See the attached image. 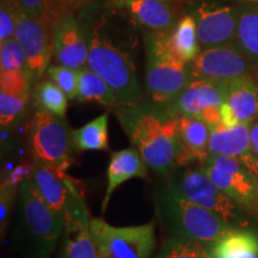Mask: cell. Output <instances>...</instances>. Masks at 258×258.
Masks as SVG:
<instances>
[{
  "label": "cell",
  "instance_id": "1",
  "mask_svg": "<svg viewBox=\"0 0 258 258\" xmlns=\"http://www.w3.org/2000/svg\"><path fill=\"white\" fill-rule=\"evenodd\" d=\"M88 42V67L110 86L118 105L143 102L135 56L138 27L127 15L106 4L96 3L77 14Z\"/></svg>",
  "mask_w": 258,
  "mask_h": 258
},
{
  "label": "cell",
  "instance_id": "2",
  "mask_svg": "<svg viewBox=\"0 0 258 258\" xmlns=\"http://www.w3.org/2000/svg\"><path fill=\"white\" fill-rule=\"evenodd\" d=\"M114 114L151 170L160 176H169L180 167L183 146L178 118L167 109L143 101L115 106Z\"/></svg>",
  "mask_w": 258,
  "mask_h": 258
},
{
  "label": "cell",
  "instance_id": "3",
  "mask_svg": "<svg viewBox=\"0 0 258 258\" xmlns=\"http://www.w3.org/2000/svg\"><path fill=\"white\" fill-rule=\"evenodd\" d=\"M63 230L64 215L44 202L29 176L18 189L14 247L25 258H50Z\"/></svg>",
  "mask_w": 258,
  "mask_h": 258
},
{
  "label": "cell",
  "instance_id": "4",
  "mask_svg": "<svg viewBox=\"0 0 258 258\" xmlns=\"http://www.w3.org/2000/svg\"><path fill=\"white\" fill-rule=\"evenodd\" d=\"M154 212L158 221L171 235L200 241L208 249L237 228L195 205L169 184L154 194Z\"/></svg>",
  "mask_w": 258,
  "mask_h": 258
},
{
  "label": "cell",
  "instance_id": "5",
  "mask_svg": "<svg viewBox=\"0 0 258 258\" xmlns=\"http://www.w3.org/2000/svg\"><path fill=\"white\" fill-rule=\"evenodd\" d=\"M147 102L167 109L191 80L190 64L179 60L169 44V31L145 34Z\"/></svg>",
  "mask_w": 258,
  "mask_h": 258
},
{
  "label": "cell",
  "instance_id": "6",
  "mask_svg": "<svg viewBox=\"0 0 258 258\" xmlns=\"http://www.w3.org/2000/svg\"><path fill=\"white\" fill-rule=\"evenodd\" d=\"M29 151L34 164L66 175L77 152L73 129L64 117L36 110L29 125Z\"/></svg>",
  "mask_w": 258,
  "mask_h": 258
},
{
  "label": "cell",
  "instance_id": "7",
  "mask_svg": "<svg viewBox=\"0 0 258 258\" xmlns=\"http://www.w3.org/2000/svg\"><path fill=\"white\" fill-rule=\"evenodd\" d=\"M99 258H152L157 238L154 222L116 227L101 218L90 221Z\"/></svg>",
  "mask_w": 258,
  "mask_h": 258
},
{
  "label": "cell",
  "instance_id": "8",
  "mask_svg": "<svg viewBox=\"0 0 258 258\" xmlns=\"http://www.w3.org/2000/svg\"><path fill=\"white\" fill-rule=\"evenodd\" d=\"M167 184L195 205L214 213L234 227L243 221L244 209L219 189L200 166L178 167L169 175Z\"/></svg>",
  "mask_w": 258,
  "mask_h": 258
},
{
  "label": "cell",
  "instance_id": "9",
  "mask_svg": "<svg viewBox=\"0 0 258 258\" xmlns=\"http://www.w3.org/2000/svg\"><path fill=\"white\" fill-rule=\"evenodd\" d=\"M203 172L245 212L258 215V190L253 177L239 158L209 156L200 163Z\"/></svg>",
  "mask_w": 258,
  "mask_h": 258
},
{
  "label": "cell",
  "instance_id": "10",
  "mask_svg": "<svg viewBox=\"0 0 258 258\" xmlns=\"http://www.w3.org/2000/svg\"><path fill=\"white\" fill-rule=\"evenodd\" d=\"M69 199L64 207V230L60 258H99L92 239L88 206L83 194L67 176Z\"/></svg>",
  "mask_w": 258,
  "mask_h": 258
},
{
  "label": "cell",
  "instance_id": "11",
  "mask_svg": "<svg viewBox=\"0 0 258 258\" xmlns=\"http://www.w3.org/2000/svg\"><path fill=\"white\" fill-rule=\"evenodd\" d=\"M252 63L233 43L202 49L190 63L192 79H206L220 84L252 76Z\"/></svg>",
  "mask_w": 258,
  "mask_h": 258
},
{
  "label": "cell",
  "instance_id": "12",
  "mask_svg": "<svg viewBox=\"0 0 258 258\" xmlns=\"http://www.w3.org/2000/svg\"><path fill=\"white\" fill-rule=\"evenodd\" d=\"M238 10L237 5L213 0H203L194 6L190 14L196 22L202 49L233 43Z\"/></svg>",
  "mask_w": 258,
  "mask_h": 258
},
{
  "label": "cell",
  "instance_id": "13",
  "mask_svg": "<svg viewBox=\"0 0 258 258\" xmlns=\"http://www.w3.org/2000/svg\"><path fill=\"white\" fill-rule=\"evenodd\" d=\"M15 38L24 49L32 80L40 82L46 76L53 56L51 27L43 19L31 17L22 10L16 25Z\"/></svg>",
  "mask_w": 258,
  "mask_h": 258
},
{
  "label": "cell",
  "instance_id": "14",
  "mask_svg": "<svg viewBox=\"0 0 258 258\" xmlns=\"http://www.w3.org/2000/svg\"><path fill=\"white\" fill-rule=\"evenodd\" d=\"M51 43L56 64L78 71L88 66V42L77 15L63 14L53 22Z\"/></svg>",
  "mask_w": 258,
  "mask_h": 258
},
{
  "label": "cell",
  "instance_id": "15",
  "mask_svg": "<svg viewBox=\"0 0 258 258\" xmlns=\"http://www.w3.org/2000/svg\"><path fill=\"white\" fill-rule=\"evenodd\" d=\"M106 4L148 31H170L177 22L175 6L164 0H106Z\"/></svg>",
  "mask_w": 258,
  "mask_h": 258
},
{
  "label": "cell",
  "instance_id": "16",
  "mask_svg": "<svg viewBox=\"0 0 258 258\" xmlns=\"http://www.w3.org/2000/svg\"><path fill=\"white\" fill-rule=\"evenodd\" d=\"M225 85L206 79H191L167 110L175 117H200L208 106H221Z\"/></svg>",
  "mask_w": 258,
  "mask_h": 258
},
{
  "label": "cell",
  "instance_id": "17",
  "mask_svg": "<svg viewBox=\"0 0 258 258\" xmlns=\"http://www.w3.org/2000/svg\"><path fill=\"white\" fill-rule=\"evenodd\" d=\"M147 164L134 147L116 151L111 154L106 169V189L102 201V212L105 213L116 189L132 178H148Z\"/></svg>",
  "mask_w": 258,
  "mask_h": 258
},
{
  "label": "cell",
  "instance_id": "18",
  "mask_svg": "<svg viewBox=\"0 0 258 258\" xmlns=\"http://www.w3.org/2000/svg\"><path fill=\"white\" fill-rule=\"evenodd\" d=\"M225 103L233 111L238 123L250 124L258 118V84L252 76L224 84Z\"/></svg>",
  "mask_w": 258,
  "mask_h": 258
},
{
  "label": "cell",
  "instance_id": "19",
  "mask_svg": "<svg viewBox=\"0 0 258 258\" xmlns=\"http://www.w3.org/2000/svg\"><path fill=\"white\" fill-rule=\"evenodd\" d=\"M179 137L183 146V157L180 167L194 161L201 163L209 156L211 127L198 117L178 118Z\"/></svg>",
  "mask_w": 258,
  "mask_h": 258
},
{
  "label": "cell",
  "instance_id": "20",
  "mask_svg": "<svg viewBox=\"0 0 258 258\" xmlns=\"http://www.w3.org/2000/svg\"><path fill=\"white\" fill-rule=\"evenodd\" d=\"M250 127L246 123L225 127L219 124L211 128L209 154L241 158L250 154Z\"/></svg>",
  "mask_w": 258,
  "mask_h": 258
},
{
  "label": "cell",
  "instance_id": "21",
  "mask_svg": "<svg viewBox=\"0 0 258 258\" xmlns=\"http://www.w3.org/2000/svg\"><path fill=\"white\" fill-rule=\"evenodd\" d=\"M30 178L38 194L53 211L62 213L69 199L67 175H59L46 166L32 164Z\"/></svg>",
  "mask_w": 258,
  "mask_h": 258
},
{
  "label": "cell",
  "instance_id": "22",
  "mask_svg": "<svg viewBox=\"0 0 258 258\" xmlns=\"http://www.w3.org/2000/svg\"><path fill=\"white\" fill-rule=\"evenodd\" d=\"M238 23L233 44L254 67L258 63V5H238Z\"/></svg>",
  "mask_w": 258,
  "mask_h": 258
},
{
  "label": "cell",
  "instance_id": "23",
  "mask_svg": "<svg viewBox=\"0 0 258 258\" xmlns=\"http://www.w3.org/2000/svg\"><path fill=\"white\" fill-rule=\"evenodd\" d=\"M169 44L173 54L183 62L190 64L201 53L198 27L191 14L179 18L169 31Z\"/></svg>",
  "mask_w": 258,
  "mask_h": 258
},
{
  "label": "cell",
  "instance_id": "24",
  "mask_svg": "<svg viewBox=\"0 0 258 258\" xmlns=\"http://www.w3.org/2000/svg\"><path fill=\"white\" fill-rule=\"evenodd\" d=\"M213 258H258V234L234 228L209 247Z\"/></svg>",
  "mask_w": 258,
  "mask_h": 258
},
{
  "label": "cell",
  "instance_id": "25",
  "mask_svg": "<svg viewBox=\"0 0 258 258\" xmlns=\"http://www.w3.org/2000/svg\"><path fill=\"white\" fill-rule=\"evenodd\" d=\"M78 102H95L101 105L115 108L118 105L115 93L101 76L88 66L79 70Z\"/></svg>",
  "mask_w": 258,
  "mask_h": 258
},
{
  "label": "cell",
  "instance_id": "26",
  "mask_svg": "<svg viewBox=\"0 0 258 258\" xmlns=\"http://www.w3.org/2000/svg\"><path fill=\"white\" fill-rule=\"evenodd\" d=\"M109 115L103 114L83 127L73 129V143L77 152L84 151H108Z\"/></svg>",
  "mask_w": 258,
  "mask_h": 258
},
{
  "label": "cell",
  "instance_id": "27",
  "mask_svg": "<svg viewBox=\"0 0 258 258\" xmlns=\"http://www.w3.org/2000/svg\"><path fill=\"white\" fill-rule=\"evenodd\" d=\"M32 98L37 110L64 117L69 98L56 84L49 79H41L32 90Z\"/></svg>",
  "mask_w": 258,
  "mask_h": 258
},
{
  "label": "cell",
  "instance_id": "28",
  "mask_svg": "<svg viewBox=\"0 0 258 258\" xmlns=\"http://www.w3.org/2000/svg\"><path fill=\"white\" fill-rule=\"evenodd\" d=\"M154 258H213L208 246L200 241L170 235L163 241Z\"/></svg>",
  "mask_w": 258,
  "mask_h": 258
},
{
  "label": "cell",
  "instance_id": "29",
  "mask_svg": "<svg viewBox=\"0 0 258 258\" xmlns=\"http://www.w3.org/2000/svg\"><path fill=\"white\" fill-rule=\"evenodd\" d=\"M31 96H12L0 92V124L3 129L14 127L28 110Z\"/></svg>",
  "mask_w": 258,
  "mask_h": 258
},
{
  "label": "cell",
  "instance_id": "30",
  "mask_svg": "<svg viewBox=\"0 0 258 258\" xmlns=\"http://www.w3.org/2000/svg\"><path fill=\"white\" fill-rule=\"evenodd\" d=\"M46 77L62 90L70 101L77 99L79 84L78 70L60 66V64H50L47 70Z\"/></svg>",
  "mask_w": 258,
  "mask_h": 258
},
{
  "label": "cell",
  "instance_id": "31",
  "mask_svg": "<svg viewBox=\"0 0 258 258\" xmlns=\"http://www.w3.org/2000/svg\"><path fill=\"white\" fill-rule=\"evenodd\" d=\"M34 84L29 71H5L0 72V92L12 96H31Z\"/></svg>",
  "mask_w": 258,
  "mask_h": 258
},
{
  "label": "cell",
  "instance_id": "32",
  "mask_svg": "<svg viewBox=\"0 0 258 258\" xmlns=\"http://www.w3.org/2000/svg\"><path fill=\"white\" fill-rule=\"evenodd\" d=\"M28 71L24 49L16 38L0 43V72L5 71Z\"/></svg>",
  "mask_w": 258,
  "mask_h": 258
},
{
  "label": "cell",
  "instance_id": "33",
  "mask_svg": "<svg viewBox=\"0 0 258 258\" xmlns=\"http://www.w3.org/2000/svg\"><path fill=\"white\" fill-rule=\"evenodd\" d=\"M21 11L18 0H0V43L15 37Z\"/></svg>",
  "mask_w": 258,
  "mask_h": 258
},
{
  "label": "cell",
  "instance_id": "34",
  "mask_svg": "<svg viewBox=\"0 0 258 258\" xmlns=\"http://www.w3.org/2000/svg\"><path fill=\"white\" fill-rule=\"evenodd\" d=\"M106 2V0H50L49 12L43 19L48 24H53V22L63 14H74L77 15L80 10L86 6L96 4V3Z\"/></svg>",
  "mask_w": 258,
  "mask_h": 258
},
{
  "label": "cell",
  "instance_id": "35",
  "mask_svg": "<svg viewBox=\"0 0 258 258\" xmlns=\"http://www.w3.org/2000/svg\"><path fill=\"white\" fill-rule=\"evenodd\" d=\"M18 184H14L8 180H4L2 183V188H0V232H2V237H4L6 228H8L10 214L14 208L16 196L18 195Z\"/></svg>",
  "mask_w": 258,
  "mask_h": 258
},
{
  "label": "cell",
  "instance_id": "36",
  "mask_svg": "<svg viewBox=\"0 0 258 258\" xmlns=\"http://www.w3.org/2000/svg\"><path fill=\"white\" fill-rule=\"evenodd\" d=\"M18 3L25 14L31 17L44 19L49 12L50 0H18Z\"/></svg>",
  "mask_w": 258,
  "mask_h": 258
},
{
  "label": "cell",
  "instance_id": "37",
  "mask_svg": "<svg viewBox=\"0 0 258 258\" xmlns=\"http://www.w3.org/2000/svg\"><path fill=\"white\" fill-rule=\"evenodd\" d=\"M243 161V164L246 166V169L249 170L251 176L253 177L254 183H256L257 190H258V159H256L252 154H246V156L239 158Z\"/></svg>",
  "mask_w": 258,
  "mask_h": 258
},
{
  "label": "cell",
  "instance_id": "38",
  "mask_svg": "<svg viewBox=\"0 0 258 258\" xmlns=\"http://www.w3.org/2000/svg\"><path fill=\"white\" fill-rule=\"evenodd\" d=\"M250 127V148L251 154L258 159V118L256 121L251 122Z\"/></svg>",
  "mask_w": 258,
  "mask_h": 258
},
{
  "label": "cell",
  "instance_id": "39",
  "mask_svg": "<svg viewBox=\"0 0 258 258\" xmlns=\"http://www.w3.org/2000/svg\"><path fill=\"white\" fill-rule=\"evenodd\" d=\"M232 2L237 3V4H239V5H243V4L258 5V0H232Z\"/></svg>",
  "mask_w": 258,
  "mask_h": 258
},
{
  "label": "cell",
  "instance_id": "40",
  "mask_svg": "<svg viewBox=\"0 0 258 258\" xmlns=\"http://www.w3.org/2000/svg\"><path fill=\"white\" fill-rule=\"evenodd\" d=\"M252 77H253V79L256 80V83L258 84V63L256 64V66L253 67V71H252Z\"/></svg>",
  "mask_w": 258,
  "mask_h": 258
},
{
  "label": "cell",
  "instance_id": "41",
  "mask_svg": "<svg viewBox=\"0 0 258 258\" xmlns=\"http://www.w3.org/2000/svg\"><path fill=\"white\" fill-rule=\"evenodd\" d=\"M164 2H170V0H164Z\"/></svg>",
  "mask_w": 258,
  "mask_h": 258
}]
</instances>
